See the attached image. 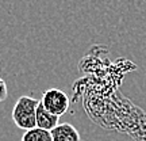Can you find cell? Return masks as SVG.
I'll return each mask as SVG.
<instances>
[{"mask_svg": "<svg viewBox=\"0 0 146 141\" xmlns=\"http://www.w3.org/2000/svg\"><path fill=\"white\" fill-rule=\"evenodd\" d=\"M39 103V99L23 95L16 100L15 106L12 109V121L16 128L23 130H30L33 128H36V106Z\"/></svg>", "mask_w": 146, "mask_h": 141, "instance_id": "obj_1", "label": "cell"}, {"mask_svg": "<svg viewBox=\"0 0 146 141\" xmlns=\"http://www.w3.org/2000/svg\"><path fill=\"white\" fill-rule=\"evenodd\" d=\"M41 103L52 114L61 117L69 109V96L61 90L50 88L43 92L41 98Z\"/></svg>", "mask_w": 146, "mask_h": 141, "instance_id": "obj_2", "label": "cell"}, {"mask_svg": "<svg viewBox=\"0 0 146 141\" xmlns=\"http://www.w3.org/2000/svg\"><path fill=\"white\" fill-rule=\"evenodd\" d=\"M50 133L53 141H81L78 130L68 122L58 124L53 130H50Z\"/></svg>", "mask_w": 146, "mask_h": 141, "instance_id": "obj_3", "label": "cell"}, {"mask_svg": "<svg viewBox=\"0 0 146 141\" xmlns=\"http://www.w3.org/2000/svg\"><path fill=\"white\" fill-rule=\"evenodd\" d=\"M35 120H36V128H41V129H45V130H53L58 125L60 117L52 114L50 111H47L41 103V99H39V103L36 106Z\"/></svg>", "mask_w": 146, "mask_h": 141, "instance_id": "obj_4", "label": "cell"}, {"mask_svg": "<svg viewBox=\"0 0 146 141\" xmlns=\"http://www.w3.org/2000/svg\"><path fill=\"white\" fill-rule=\"evenodd\" d=\"M21 141H53L50 130H45L41 128H33L30 130H26L22 136Z\"/></svg>", "mask_w": 146, "mask_h": 141, "instance_id": "obj_5", "label": "cell"}, {"mask_svg": "<svg viewBox=\"0 0 146 141\" xmlns=\"http://www.w3.org/2000/svg\"><path fill=\"white\" fill-rule=\"evenodd\" d=\"M8 96V87L4 79L0 78V102H4Z\"/></svg>", "mask_w": 146, "mask_h": 141, "instance_id": "obj_6", "label": "cell"}, {"mask_svg": "<svg viewBox=\"0 0 146 141\" xmlns=\"http://www.w3.org/2000/svg\"><path fill=\"white\" fill-rule=\"evenodd\" d=\"M0 69H1V65H0Z\"/></svg>", "mask_w": 146, "mask_h": 141, "instance_id": "obj_7", "label": "cell"}]
</instances>
